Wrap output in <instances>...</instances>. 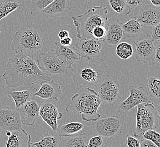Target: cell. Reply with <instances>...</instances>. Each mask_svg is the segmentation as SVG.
<instances>
[{
  "label": "cell",
  "instance_id": "cell-26",
  "mask_svg": "<svg viewBox=\"0 0 160 147\" xmlns=\"http://www.w3.org/2000/svg\"><path fill=\"white\" fill-rule=\"evenodd\" d=\"M21 6L18 0H0V21Z\"/></svg>",
  "mask_w": 160,
  "mask_h": 147
},
{
  "label": "cell",
  "instance_id": "cell-41",
  "mask_svg": "<svg viewBox=\"0 0 160 147\" xmlns=\"http://www.w3.org/2000/svg\"><path fill=\"white\" fill-rule=\"evenodd\" d=\"M69 36H70V34H69V31L65 30L60 31L58 34V36H59L60 40H62L64 38L69 37Z\"/></svg>",
  "mask_w": 160,
  "mask_h": 147
},
{
  "label": "cell",
  "instance_id": "cell-10",
  "mask_svg": "<svg viewBox=\"0 0 160 147\" xmlns=\"http://www.w3.org/2000/svg\"><path fill=\"white\" fill-rule=\"evenodd\" d=\"M129 96L119 103L118 111L121 114H125L133 107L142 103L151 102V97L148 91L142 86L128 87Z\"/></svg>",
  "mask_w": 160,
  "mask_h": 147
},
{
  "label": "cell",
  "instance_id": "cell-15",
  "mask_svg": "<svg viewBox=\"0 0 160 147\" xmlns=\"http://www.w3.org/2000/svg\"><path fill=\"white\" fill-rule=\"evenodd\" d=\"M103 40L81 39L74 45V49L81 58H96L101 52Z\"/></svg>",
  "mask_w": 160,
  "mask_h": 147
},
{
  "label": "cell",
  "instance_id": "cell-39",
  "mask_svg": "<svg viewBox=\"0 0 160 147\" xmlns=\"http://www.w3.org/2000/svg\"><path fill=\"white\" fill-rule=\"evenodd\" d=\"M72 42H73L72 39L70 37H66V38L60 40L59 43H60V44H62V45L70 46L72 45Z\"/></svg>",
  "mask_w": 160,
  "mask_h": 147
},
{
  "label": "cell",
  "instance_id": "cell-32",
  "mask_svg": "<svg viewBox=\"0 0 160 147\" xmlns=\"http://www.w3.org/2000/svg\"><path fill=\"white\" fill-rule=\"evenodd\" d=\"M87 147H108L106 139L101 135L91 138L87 144Z\"/></svg>",
  "mask_w": 160,
  "mask_h": 147
},
{
  "label": "cell",
  "instance_id": "cell-27",
  "mask_svg": "<svg viewBox=\"0 0 160 147\" xmlns=\"http://www.w3.org/2000/svg\"><path fill=\"white\" fill-rule=\"evenodd\" d=\"M60 138L58 135L46 133L43 135L40 141L35 143L31 142V145L35 147H59Z\"/></svg>",
  "mask_w": 160,
  "mask_h": 147
},
{
  "label": "cell",
  "instance_id": "cell-36",
  "mask_svg": "<svg viewBox=\"0 0 160 147\" xmlns=\"http://www.w3.org/2000/svg\"><path fill=\"white\" fill-rule=\"evenodd\" d=\"M151 30V40L154 43V41L160 40V23L154 26Z\"/></svg>",
  "mask_w": 160,
  "mask_h": 147
},
{
  "label": "cell",
  "instance_id": "cell-8",
  "mask_svg": "<svg viewBox=\"0 0 160 147\" xmlns=\"http://www.w3.org/2000/svg\"><path fill=\"white\" fill-rule=\"evenodd\" d=\"M124 117L109 116H101L92 122V126L96 133L108 140L122 133Z\"/></svg>",
  "mask_w": 160,
  "mask_h": 147
},
{
  "label": "cell",
  "instance_id": "cell-38",
  "mask_svg": "<svg viewBox=\"0 0 160 147\" xmlns=\"http://www.w3.org/2000/svg\"><path fill=\"white\" fill-rule=\"evenodd\" d=\"M140 147H158L153 142L145 139L144 138H142L140 141Z\"/></svg>",
  "mask_w": 160,
  "mask_h": 147
},
{
  "label": "cell",
  "instance_id": "cell-20",
  "mask_svg": "<svg viewBox=\"0 0 160 147\" xmlns=\"http://www.w3.org/2000/svg\"><path fill=\"white\" fill-rule=\"evenodd\" d=\"M40 88L34 93L35 96H38L43 100L53 99L56 101L59 100L62 93L61 86L53 80L44 82L40 84Z\"/></svg>",
  "mask_w": 160,
  "mask_h": 147
},
{
  "label": "cell",
  "instance_id": "cell-42",
  "mask_svg": "<svg viewBox=\"0 0 160 147\" xmlns=\"http://www.w3.org/2000/svg\"><path fill=\"white\" fill-rule=\"evenodd\" d=\"M148 1L152 5L157 7H160V0H148Z\"/></svg>",
  "mask_w": 160,
  "mask_h": 147
},
{
  "label": "cell",
  "instance_id": "cell-23",
  "mask_svg": "<svg viewBox=\"0 0 160 147\" xmlns=\"http://www.w3.org/2000/svg\"><path fill=\"white\" fill-rule=\"evenodd\" d=\"M59 147H87L85 133L79 132L75 135L60 137Z\"/></svg>",
  "mask_w": 160,
  "mask_h": 147
},
{
  "label": "cell",
  "instance_id": "cell-7",
  "mask_svg": "<svg viewBox=\"0 0 160 147\" xmlns=\"http://www.w3.org/2000/svg\"><path fill=\"white\" fill-rule=\"evenodd\" d=\"M93 89L102 101L106 102L111 106L117 104L121 99L122 86L117 80L112 78L108 74Z\"/></svg>",
  "mask_w": 160,
  "mask_h": 147
},
{
  "label": "cell",
  "instance_id": "cell-14",
  "mask_svg": "<svg viewBox=\"0 0 160 147\" xmlns=\"http://www.w3.org/2000/svg\"><path fill=\"white\" fill-rule=\"evenodd\" d=\"M136 18L142 27L152 29L160 23V7L146 3L139 9Z\"/></svg>",
  "mask_w": 160,
  "mask_h": 147
},
{
  "label": "cell",
  "instance_id": "cell-3",
  "mask_svg": "<svg viewBox=\"0 0 160 147\" xmlns=\"http://www.w3.org/2000/svg\"><path fill=\"white\" fill-rule=\"evenodd\" d=\"M102 101L95 94L93 89L81 88L80 92L73 95L65 108L67 112L77 111L85 122H94L101 115L98 110Z\"/></svg>",
  "mask_w": 160,
  "mask_h": 147
},
{
  "label": "cell",
  "instance_id": "cell-2",
  "mask_svg": "<svg viewBox=\"0 0 160 147\" xmlns=\"http://www.w3.org/2000/svg\"><path fill=\"white\" fill-rule=\"evenodd\" d=\"M74 84L81 88H94L108 74L103 59L81 58L72 65Z\"/></svg>",
  "mask_w": 160,
  "mask_h": 147
},
{
  "label": "cell",
  "instance_id": "cell-9",
  "mask_svg": "<svg viewBox=\"0 0 160 147\" xmlns=\"http://www.w3.org/2000/svg\"><path fill=\"white\" fill-rule=\"evenodd\" d=\"M37 64L40 70L49 75H62L67 73L68 68L56 55L53 49L38 55Z\"/></svg>",
  "mask_w": 160,
  "mask_h": 147
},
{
  "label": "cell",
  "instance_id": "cell-12",
  "mask_svg": "<svg viewBox=\"0 0 160 147\" xmlns=\"http://www.w3.org/2000/svg\"><path fill=\"white\" fill-rule=\"evenodd\" d=\"M22 129V123L18 110L8 106L0 108V134Z\"/></svg>",
  "mask_w": 160,
  "mask_h": 147
},
{
  "label": "cell",
  "instance_id": "cell-22",
  "mask_svg": "<svg viewBox=\"0 0 160 147\" xmlns=\"http://www.w3.org/2000/svg\"><path fill=\"white\" fill-rule=\"evenodd\" d=\"M37 91V89L36 88H30L23 91L9 92L8 95L14 101L16 108L18 109L28 101L35 99L34 93Z\"/></svg>",
  "mask_w": 160,
  "mask_h": 147
},
{
  "label": "cell",
  "instance_id": "cell-29",
  "mask_svg": "<svg viewBox=\"0 0 160 147\" xmlns=\"http://www.w3.org/2000/svg\"><path fill=\"white\" fill-rule=\"evenodd\" d=\"M115 53L120 59L126 60L131 58L133 55V46L131 44L127 42H120L117 45Z\"/></svg>",
  "mask_w": 160,
  "mask_h": 147
},
{
  "label": "cell",
  "instance_id": "cell-1",
  "mask_svg": "<svg viewBox=\"0 0 160 147\" xmlns=\"http://www.w3.org/2000/svg\"><path fill=\"white\" fill-rule=\"evenodd\" d=\"M5 85L12 88L39 84L51 80L49 74L38 67L33 57L24 53H16L8 60L2 75Z\"/></svg>",
  "mask_w": 160,
  "mask_h": 147
},
{
  "label": "cell",
  "instance_id": "cell-30",
  "mask_svg": "<svg viewBox=\"0 0 160 147\" xmlns=\"http://www.w3.org/2000/svg\"><path fill=\"white\" fill-rule=\"evenodd\" d=\"M147 84H148L147 91L151 97L160 99V80L155 77H149L147 79Z\"/></svg>",
  "mask_w": 160,
  "mask_h": 147
},
{
  "label": "cell",
  "instance_id": "cell-28",
  "mask_svg": "<svg viewBox=\"0 0 160 147\" xmlns=\"http://www.w3.org/2000/svg\"><path fill=\"white\" fill-rule=\"evenodd\" d=\"M108 3L112 9L120 16H128L131 12L126 0H108Z\"/></svg>",
  "mask_w": 160,
  "mask_h": 147
},
{
  "label": "cell",
  "instance_id": "cell-34",
  "mask_svg": "<svg viewBox=\"0 0 160 147\" xmlns=\"http://www.w3.org/2000/svg\"><path fill=\"white\" fill-rule=\"evenodd\" d=\"M34 9L42 12L47 6L52 2L53 0H31Z\"/></svg>",
  "mask_w": 160,
  "mask_h": 147
},
{
  "label": "cell",
  "instance_id": "cell-6",
  "mask_svg": "<svg viewBox=\"0 0 160 147\" xmlns=\"http://www.w3.org/2000/svg\"><path fill=\"white\" fill-rule=\"evenodd\" d=\"M160 107L153 102L142 103L137 106L134 136L141 140L145 132L156 130L160 122Z\"/></svg>",
  "mask_w": 160,
  "mask_h": 147
},
{
  "label": "cell",
  "instance_id": "cell-18",
  "mask_svg": "<svg viewBox=\"0 0 160 147\" xmlns=\"http://www.w3.org/2000/svg\"><path fill=\"white\" fill-rule=\"evenodd\" d=\"M70 46L62 45L57 41H56L54 46L56 55L66 65L68 69H71L72 64L76 62L79 61L81 59V56L74 47L71 48Z\"/></svg>",
  "mask_w": 160,
  "mask_h": 147
},
{
  "label": "cell",
  "instance_id": "cell-21",
  "mask_svg": "<svg viewBox=\"0 0 160 147\" xmlns=\"http://www.w3.org/2000/svg\"><path fill=\"white\" fill-rule=\"evenodd\" d=\"M31 135L23 129L12 132L6 147H31Z\"/></svg>",
  "mask_w": 160,
  "mask_h": 147
},
{
  "label": "cell",
  "instance_id": "cell-24",
  "mask_svg": "<svg viewBox=\"0 0 160 147\" xmlns=\"http://www.w3.org/2000/svg\"><path fill=\"white\" fill-rule=\"evenodd\" d=\"M123 34L127 37L140 36L143 31V27L136 17H132L125 23H122Z\"/></svg>",
  "mask_w": 160,
  "mask_h": 147
},
{
  "label": "cell",
  "instance_id": "cell-19",
  "mask_svg": "<svg viewBox=\"0 0 160 147\" xmlns=\"http://www.w3.org/2000/svg\"><path fill=\"white\" fill-rule=\"evenodd\" d=\"M72 5L71 0H53L41 12L46 18L56 19L68 12Z\"/></svg>",
  "mask_w": 160,
  "mask_h": 147
},
{
  "label": "cell",
  "instance_id": "cell-37",
  "mask_svg": "<svg viewBox=\"0 0 160 147\" xmlns=\"http://www.w3.org/2000/svg\"><path fill=\"white\" fill-rule=\"evenodd\" d=\"M127 144L128 147H140V140L130 135H127Z\"/></svg>",
  "mask_w": 160,
  "mask_h": 147
},
{
  "label": "cell",
  "instance_id": "cell-17",
  "mask_svg": "<svg viewBox=\"0 0 160 147\" xmlns=\"http://www.w3.org/2000/svg\"><path fill=\"white\" fill-rule=\"evenodd\" d=\"M40 107L35 100L28 101L17 110L20 115L22 125L32 126L39 116Z\"/></svg>",
  "mask_w": 160,
  "mask_h": 147
},
{
  "label": "cell",
  "instance_id": "cell-13",
  "mask_svg": "<svg viewBox=\"0 0 160 147\" xmlns=\"http://www.w3.org/2000/svg\"><path fill=\"white\" fill-rule=\"evenodd\" d=\"M44 102L40 107L39 116L53 131L56 132L59 126L58 121L62 119V114L59 111L57 101L53 99Z\"/></svg>",
  "mask_w": 160,
  "mask_h": 147
},
{
  "label": "cell",
  "instance_id": "cell-35",
  "mask_svg": "<svg viewBox=\"0 0 160 147\" xmlns=\"http://www.w3.org/2000/svg\"><path fill=\"white\" fill-rule=\"evenodd\" d=\"M129 8L132 9H140L142 6L148 3V0H126Z\"/></svg>",
  "mask_w": 160,
  "mask_h": 147
},
{
  "label": "cell",
  "instance_id": "cell-5",
  "mask_svg": "<svg viewBox=\"0 0 160 147\" xmlns=\"http://www.w3.org/2000/svg\"><path fill=\"white\" fill-rule=\"evenodd\" d=\"M43 42V37L37 30L32 28H21L13 36L12 49L16 53H23L34 58L39 55Z\"/></svg>",
  "mask_w": 160,
  "mask_h": 147
},
{
  "label": "cell",
  "instance_id": "cell-40",
  "mask_svg": "<svg viewBox=\"0 0 160 147\" xmlns=\"http://www.w3.org/2000/svg\"><path fill=\"white\" fill-rule=\"evenodd\" d=\"M155 60L157 61L158 63H160V41L157 45L155 47Z\"/></svg>",
  "mask_w": 160,
  "mask_h": 147
},
{
  "label": "cell",
  "instance_id": "cell-16",
  "mask_svg": "<svg viewBox=\"0 0 160 147\" xmlns=\"http://www.w3.org/2000/svg\"><path fill=\"white\" fill-rule=\"evenodd\" d=\"M122 25V21L118 19L108 20L107 32L103 40V44L108 48L117 46L123 39L124 34Z\"/></svg>",
  "mask_w": 160,
  "mask_h": 147
},
{
  "label": "cell",
  "instance_id": "cell-11",
  "mask_svg": "<svg viewBox=\"0 0 160 147\" xmlns=\"http://www.w3.org/2000/svg\"><path fill=\"white\" fill-rule=\"evenodd\" d=\"M136 46L135 57L138 62L150 66L155 62V46L151 40V35H147L133 41Z\"/></svg>",
  "mask_w": 160,
  "mask_h": 147
},
{
  "label": "cell",
  "instance_id": "cell-25",
  "mask_svg": "<svg viewBox=\"0 0 160 147\" xmlns=\"http://www.w3.org/2000/svg\"><path fill=\"white\" fill-rule=\"evenodd\" d=\"M84 128L85 125L82 123L69 122L59 126L56 132L60 137H64L77 134Z\"/></svg>",
  "mask_w": 160,
  "mask_h": 147
},
{
  "label": "cell",
  "instance_id": "cell-4",
  "mask_svg": "<svg viewBox=\"0 0 160 147\" xmlns=\"http://www.w3.org/2000/svg\"><path fill=\"white\" fill-rule=\"evenodd\" d=\"M108 11L103 5L93 7L82 14L73 17L72 19L77 31V37L81 39H92V32L94 28L104 26L108 28Z\"/></svg>",
  "mask_w": 160,
  "mask_h": 147
},
{
  "label": "cell",
  "instance_id": "cell-33",
  "mask_svg": "<svg viewBox=\"0 0 160 147\" xmlns=\"http://www.w3.org/2000/svg\"><path fill=\"white\" fill-rule=\"evenodd\" d=\"M108 28L104 26H98L94 28L92 32V37L93 39L103 40L107 32Z\"/></svg>",
  "mask_w": 160,
  "mask_h": 147
},
{
  "label": "cell",
  "instance_id": "cell-31",
  "mask_svg": "<svg viewBox=\"0 0 160 147\" xmlns=\"http://www.w3.org/2000/svg\"><path fill=\"white\" fill-rule=\"evenodd\" d=\"M142 138L147 139L153 142L157 147H160V134L154 130H148L145 132L142 135Z\"/></svg>",
  "mask_w": 160,
  "mask_h": 147
}]
</instances>
